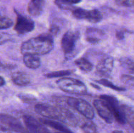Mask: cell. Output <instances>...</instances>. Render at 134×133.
<instances>
[{
  "instance_id": "obj_1",
  "label": "cell",
  "mask_w": 134,
  "mask_h": 133,
  "mask_svg": "<svg viewBox=\"0 0 134 133\" xmlns=\"http://www.w3.org/2000/svg\"><path fill=\"white\" fill-rule=\"evenodd\" d=\"M35 111L39 115L48 119L58 120L72 126L79 125V119L69 110L62 106L40 103L35 106Z\"/></svg>"
},
{
  "instance_id": "obj_2",
  "label": "cell",
  "mask_w": 134,
  "mask_h": 133,
  "mask_svg": "<svg viewBox=\"0 0 134 133\" xmlns=\"http://www.w3.org/2000/svg\"><path fill=\"white\" fill-rule=\"evenodd\" d=\"M54 48L53 37L51 34H41L24 42L20 47L23 55L42 56L49 53Z\"/></svg>"
},
{
  "instance_id": "obj_3",
  "label": "cell",
  "mask_w": 134,
  "mask_h": 133,
  "mask_svg": "<svg viewBox=\"0 0 134 133\" xmlns=\"http://www.w3.org/2000/svg\"><path fill=\"white\" fill-rule=\"evenodd\" d=\"M56 84L63 91L75 95H85L87 93V88L81 80L69 77H63L58 80Z\"/></svg>"
},
{
  "instance_id": "obj_4",
  "label": "cell",
  "mask_w": 134,
  "mask_h": 133,
  "mask_svg": "<svg viewBox=\"0 0 134 133\" xmlns=\"http://www.w3.org/2000/svg\"><path fill=\"white\" fill-rule=\"evenodd\" d=\"M67 103L71 108L79 112L88 119H92L94 117V108L86 100L80 98L68 97Z\"/></svg>"
},
{
  "instance_id": "obj_5",
  "label": "cell",
  "mask_w": 134,
  "mask_h": 133,
  "mask_svg": "<svg viewBox=\"0 0 134 133\" xmlns=\"http://www.w3.org/2000/svg\"><path fill=\"white\" fill-rule=\"evenodd\" d=\"M100 99L105 102L112 112L115 119L120 124L124 125L126 123L124 112L122 110L121 106L119 105V101L116 97L109 95H102Z\"/></svg>"
},
{
  "instance_id": "obj_6",
  "label": "cell",
  "mask_w": 134,
  "mask_h": 133,
  "mask_svg": "<svg viewBox=\"0 0 134 133\" xmlns=\"http://www.w3.org/2000/svg\"><path fill=\"white\" fill-rule=\"evenodd\" d=\"M80 33L77 30H69L62 38L61 47L66 56L70 55L75 49L76 43L79 39Z\"/></svg>"
},
{
  "instance_id": "obj_7",
  "label": "cell",
  "mask_w": 134,
  "mask_h": 133,
  "mask_svg": "<svg viewBox=\"0 0 134 133\" xmlns=\"http://www.w3.org/2000/svg\"><path fill=\"white\" fill-rule=\"evenodd\" d=\"M0 123L5 125L10 130H13L16 132L31 133L18 119L10 115L7 113H0Z\"/></svg>"
},
{
  "instance_id": "obj_8",
  "label": "cell",
  "mask_w": 134,
  "mask_h": 133,
  "mask_svg": "<svg viewBox=\"0 0 134 133\" xmlns=\"http://www.w3.org/2000/svg\"><path fill=\"white\" fill-rule=\"evenodd\" d=\"M16 14V20L14 26L16 32L19 35H24L27 33L35 28V23L31 18L22 15L15 10Z\"/></svg>"
},
{
  "instance_id": "obj_9",
  "label": "cell",
  "mask_w": 134,
  "mask_h": 133,
  "mask_svg": "<svg viewBox=\"0 0 134 133\" xmlns=\"http://www.w3.org/2000/svg\"><path fill=\"white\" fill-rule=\"evenodd\" d=\"M93 104L98 115L100 116L102 119L109 124L113 123L114 122V120H115V117L108 106L103 100H102V99L95 100Z\"/></svg>"
},
{
  "instance_id": "obj_10",
  "label": "cell",
  "mask_w": 134,
  "mask_h": 133,
  "mask_svg": "<svg viewBox=\"0 0 134 133\" xmlns=\"http://www.w3.org/2000/svg\"><path fill=\"white\" fill-rule=\"evenodd\" d=\"M23 120L26 127L31 133H51V132L44 126V124L30 116H23Z\"/></svg>"
},
{
  "instance_id": "obj_11",
  "label": "cell",
  "mask_w": 134,
  "mask_h": 133,
  "mask_svg": "<svg viewBox=\"0 0 134 133\" xmlns=\"http://www.w3.org/2000/svg\"><path fill=\"white\" fill-rule=\"evenodd\" d=\"M114 67V59L112 57H104L99 61L96 66L97 71L104 76H109Z\"/></svg>"
},
{
  "instance_id": "obj_12",
  "label": "cell",
  "mask_w": 134,
  "mask_h": 133,
  "mask_svg": "<svg viewBox=\"0 0 134 133\" xmlns=\"http://www.w3.org/2000/svg\"><path fill=\"white\" fill-rule=\"evenodd\" d=\"M86 40L91 44H98L104 38L105 32L102 29L89 27L86 31Z\"/></svg>"
},
{
  "instance_id": "obj_13",
  "label": "cell",
  "mask_w": 134,
  "mask_h": 133,
  "mask_svg": "<svg viewBox=\"0 0 134 133\" xmlns=\"http://www.w3.org/2000/svg\"><path fill=\"white\" fill-rule=\"evenodd\" d=\"M45 0H30L27 5V11L34 17L39 16L43 12Z\"/></svg>"
},
{
  "instance_id": "obj_14",
  "label": "cell",
  "mask_w": 134,
  "mask_h": 133,
  "mask_svg": "<svg viewBox=\"0 0 134 133\" xmlns=\"http://www.w3.org/2000/svg\"><path fill=\"white\" fill-rule=\"evenodd\" d=\"M11 80L18 86H26L30 84L31 78L27 73L22 71H17L13 73L11 76Z\"/></svg>"
},
{
  "instance_id": "obj_15",
  "label": "cell",
  "mask_w": 134,
  "mask_h": 133,
  "mask_svg": "<svg viewBox=\"0 0 134 133\" xmlns=\"http://www.w3.org/2000/svg\"><path fill=\"white\" fill-rule=\"evenodd\" d=\"M39 121L42 123L44 124V125H47L49 127L52 128V129H55L57 131L64 132L67 133H73L65 125L62 124L61 123L58 122V121H54V120L52 119H40Z\"/></svg>"
},
{
  "instance_id": "obj_16",
  "label": "cell",
  "mask_w": 134,
  "mask_h": 133,
  "mask_svg": "<svg viewBox=\"0 0 134 133\" xmlns=\"http://www.w3.org/2000/svg\"><path fill=\"white\" fill-rule=\"evenodd\" d=\"M24 63L29 69H37L40 66L41 59L36 55H24Z\"/></svg>"
},
{
  "instance_id": "obj_17",
  "label": "cell",
  "mask_w": 134,
  "mask_h": 133,
  "mask_svg": "<svg viewBox=\"0 0 134 133\" xmlns=\"http://www.w3.org/2000/svg\"><path fill=\"white\" fill-rule=\"evenodd\" d=\"M120 106L122 110L124 112L126 121L129 124L134 131V108L127 104H122Z\"/></svg>"
},
{
  "instance_id": "obj_18",
  "label": "cell",
  "mask_w": 134,
  "mask_h": 133,
  "mask_svg": "<svg viewBox=\"0 0 134 133\" xmlns=\"http://www.w3.org/2000/svg\"><path fill=\"white\" fill-rule=\"evenodd\" d=\"M119 62L123 68L130 72L134 73V57L133 56H125L121 57Z\"/></svg>"
},
{
  "instance_id": "obj_19",
  "label": "cell",
  "mask_w": 134,
  "mask_h": 133,
  "mask_svg": "<svg viewBox=\"0 0 134 133\" xmlns=\"http://www.w3.org/2000/svg\"><path fill=\"white\" fill-rule=\"evenodd\" d=\"M75 65L81 69V70L85 72H90L93 69V65L85 57H81L75 61Z\"/></svg>"
},
{
  "instance_id": "obj_20",
  "label": "cell",
  "mask_w": 134,
  "mask_h": 133,
  "mask_svg": "<svg viewBox=\"0 0 134 133\" xmlns=\"http://www.w3.org/2000/svg\"><path fill=\"white\" fill-rule=\"evenodd\" d=\"M81 129L83 133H98L96 125L90 119L84 121L81 125Z\"/></svg>"
},
{
  "instance_id": "obj_21",
  "label": "cell",
  "mask_w": 134,
  "mask_h": 133,
  "mask_svg": "<svg viewBox=\"0 0 134 133\" xmlns=\"http://www.w3.org/2000/svg\"><path fill=\"white\" fill-rule=\"evenodd\" d=\"M102 14L97 9H92V10H88V14L86 20L91 23H98L102 20Z\"/></svg>"
},
{
  "instance_id": "obj_22",
  "label": "cell",
  "mask_w": 134,
  "mask_h": 133,
  "mask_svg": "<svg viewBox=\"0 0 134 133\" xmlns=\"http://www.w3.org/2000/svg\"><path fill=\"white\" fill-rule=\"evenodd\" d=\"M73 70H58V71L51 72L47 74H46L45 76L47 78H59V77H64L66 76H69L72 74Z\"/></svg>"
},
{
  "instance_id": "obj_23",
  "label": "cell",
  "mask_w": 134,
  "mask_h": 133,
  "mask_svg": "<svg viewBox=\"0 0 134 133\" xmlns=\"http://www.w3.org/2000/svg\"><path fill=\"white\" fill-rule=\"evenodd\" d=\"M88 14V10L82 9V8H77L72 11L73 16L77 20H86Z\"/></svg>"
},
{
  "instance_id": "obj_24",
  "label": "cell",
  "mask_w": 134,
  "mask_h": 133,
  "mask_svg": "<svg viewBox=\"0 0 134 133\" xmlns=\"http://www.w3.org/2000/svg\"><path fill=\"white\" fill-rule=\"evenodd\" d=\"M98 83L102 85L103 86H105V87H109L110 89H112L115 90V91H125L126 90V89L125 87H119V86H116V85L113 84L112 82H109V80L106 79H101L99 80L96 81Z\"/></svg>"
},
{
  "instance_id": "obj_25",
  "label": "cell",
  "mask_w": 134,
  "mask_h": 133,
  "mask_svg": "<svg viewBox=\"0 0 134 133\" xmlns=\"http://www.w3.org/2000/svg\"><path fill=\"white\" fill-rule=\"evenodd\" d=\"M13 25V21L6 16H0V29L10 28Z\"/></svg>"
},
{
  "instance_id": "obj_26",
  "label": "cell",
  "mask_w": 134,
  "mask_h": 133,
  "mask_svg": "<svg viewBox=\"0 0 134 133\" xmlns=\"http://www.w3.org/2000/svg\"><path fill=\"white\" fill-rule=\"evenodd\" d=\"M120 80L127 86L134 88V76L128 74H124L121 76Z\"/></svg>"
},
{
  "instance_id": "obj_27",
  "label": "cell",
  "mask_w": 134,
  "mask_h": 133,
  "mask_svg": "<svg viewBox=\"0 0 134 133\" xmlns=\"http://www.w3.org/2000/svg\"><path fill=\"white\" fill-rule=\"evenodd\" d=\"M118 5L121 7H130L134 5V0H115Z\"/></svg>"
},
{
  "instance_id": "obj_28",
  "label": "cell",
  "mask_w": 134,
  "mask_h": 133,
  "mask_svg": "<svg viewBox=\"0 0 134 133\" xmlns=\"http://www.w3.org/2000/svg\"><path fill=\"white\" fill-rule=\"evenodd\" d=\"M12 39L11 36L9 33L4 32L0 33V45L5 44L7 42L10 41Z\"/></svg>"
},
{
  "instance_id": "obj_29",
  "label": "cell",
  "mask_w": 134,
  "mask_h": 133,
  "mask_svg": "<svg viewBox=\"0 0 134 133\" xmlns=\"http://www.w3.org/2000/svg\"><path fill=\"white\" fill-rule=\"evenodd\" d=\"M55 4L62 9H71V5H68L64 2V0H55Z\"/></svg>"
},
{
  "instance_id": "obj_30",
  "label": "cell",
  "mask_w": 134,
  "mask_h": 133,
  "mask_svg": "<svg viewBox=\"0 0 134 133\" xmlns=\"http://www.w3.org/2000/svg\"><path fill=\"white\" fill-rule=\"evenodd\" d=\"M60 31V29L59 26H58L56 24H52L51 25V27H50L49 32L52 36H56L59 34Z\"/></svg>"
},
{
  "instance_id": "obj_31",
  "label": "cell",
  "mask_w": 134,
  "mask_h": 133,
  "mask_svg": "<svg viewBox=\"0 0 134 133\" xmlns=\"http://www.w3.org/2000/svg\"><path fill=\"white\" fill-rule=\"evenodd\" d=\"M128 33H131V31L127 29H120L116 32V37L119 40H122L125 38L126 34Z\"/></svg>"
},
{
  "instance_id": "obj_32",
  "label": "cell",
  "mask_w": 134,
  "mask_h": 133,
  "mask_svg": "<svg viewBox=\"0 0 134 133\" xmlns=\"http://www.w3.org/2000/svg\"><path fill=\"white\" fill-rule=\"evenodd\" d=\"M18 97L20 98V99L22 100L24 102L27 103V102H31L32 101H35V99H34V98H30L28 97L26 95H18Z\"/></svg>"
},
{
  "instance_id": "obj_33",
  "label": "cell",
  "mask_w": 134,
  "mask_h": 133,
  "mask_svg": "<svg viewBox=\"0 0 134 133\" xmlns=\"http://www.w3.org/2000/svg\"><path fill=\"white\" fill-rule=\"evenodd\" d=\"M64 2L69 5H71L73 4H77L81 2L82 0H64Z\"/></svg>"
},
{
  "instance_id": "obj_34",
  "label": "cell",
  "mask_w": 134,
  "mask_h": 133,
  "mask_svg": "<svg viewBox=\"0 0 134 133\" xmlns=\"http://www.w3.org/2000/svg\"><path fill=\"white\" fill-rule=\"evenodd\" d=\"M0 133H12L11 131L7 128L0 125Z\"/></svg>"
},
{
  "instance_id": "obj_35",
  "label": "cell",
  "mask_w": 134,
  "mask_h": 133,
  "mask_svg": "<svg viewBox=\"0 0 134 133\" xmlns=\"http://www.w3.org/2000/svg\"><path fill=\"white\" fill-rule=\"evenodd\" d=\"M9 68H11L10 65H4L0 61V70H2V69H9Z\"/></svg>"
},
{
  "instance_id": "obj_36",
  "label": "cell",
  "mask_w": 134,
  "mask_h": 133,
  "mask_svg": "<svg viewBox=\"0 0 134 133\" xmlns=\"http://www.w3.org/2000/svg\"><path fill=\"white\" fill-rule=\"evenodd\" d=\"M5 84V79H4L2 76H0V87H1V86H3Z\"/></svg>"
},
{
  "instance_id": "obj_37",
  "label": "cell",
  "mask_w": 134,
  "mask_h": 133,
  "mask_svg": "<svg viewBox=\"0 0 134 133\" xmlns=\"http://www.w3.org/2000/svg\"><path fill=\"white\" fill-rule=\"evenodd\" d=\"M90 85H91V86H92V87H94V88L98 89H101V88H100V87H99V86H96V85L94 84V83H90Z\"/></svg>"
},
{
  "instance_id": "obj_38",
  "label": "cell",
  "mask_w": 134,
  "mask_h": 133,
  "mask_svg": "<svg viewBox=\"0 0 134 133\" xmlns=\"http://www.w3.org/2000/svg\"><path fill=\"white\" fill-rule=\"evenodd\" d=\"M111 133H124V132H123L122 131H121V130H114V131L112 132Z\"/></svg>"
},
{
  "instance_id": "obj_39",
  "label": "cell",
  "mask_w": 134,
  "mask_h": 133,
  "mask_svg": "<svg viewBox=\"0 0 134 133\" xmlns=\"http://www.w3.org/2000/svg\"><path fill=\"white\" fill-rule=\"evenodd\" d=\"M53 133H67V132H61V131H57V130H56V132H54Z\"/></svg>"
},
{
  "instance_id": "obj_40",
  "label": "cell",
  "mask_w": 134,
  "mask_h": 133,
  "mask_svg": "<svg viewBox=\"0 0 134 133\" xmlns=\"http://www.w3.org/2000/svg\"><path fill=\"white\" fill-rule=\"evenodd\" d=\"M0 16H1V14H0Z\"/></svg>"
}]
</instances>
